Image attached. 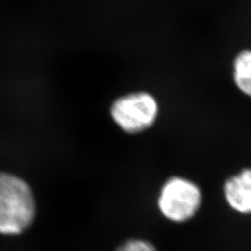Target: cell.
Returning a JSON list of instances; mask_svg holds the SVG:
<instances>
[{
    "label": "cell",
    "instance_id": "obj_1",
    "mask_svg": "<svg viewBox=\"0 0 251 251\" xmlns=\"http://www.w3.org/2000/svg\"><path fill=\"white\" fill-rule=\"evenodd\" d=\"M35 213V200L26 182L14 175L0 173V233H22L32 224Z\"/></svg>",
    "mask_w": 251,
    "mask_h": 251
},
{
    "label": "cell",
    "instance_id": "obj_2",
    "mask_svg": "<svg viewBox=\"0 0 251 251\" xmlns=\"http://www.w3.org/2000/svg\"><path fill=\"white\" fill-rule=\"evenodd\" d=\"M202 204V192L191 179L175 176L163 184L157 198L162 215L173 223H185L196 215Z\"/></svg>",
    "mask_w": 251,
    "mask_h": 251
},
{
    "label": "cell",
    "instance_id": "obj_3",
    "mask_svg": "<svg viewBox=\"0 0 251 251\" xmlns=\"http://www.w3.org/2000/svg\"><path fill=\"white\" fill-rule=\"evenodd\" d=\"M158 102L152 94L144 91L119 97L111 107L115 123L126 133H139L152 126L158 116Z\"/></svg>",
    "mask_w": 251,
    "mask_h": 251
},
{
    "label": "cell",
    "instance_id": "obj_4",
    "mask_svg": "<svg viewBox=\"0 0 251 251\" xmlns=\"http://www.w3.org/2000/svg\"><path fill=\"white\" fill-rule=\"evenodd\" d=\"M228 206L240 214H251V169H245L231 176L224 185Z\"/></svg>",
    "mask_w": 251,
    "mask_h": 251
},
{
    "label": "cell",
    "instance_id": "obj_5",
    "mask_svg": "<svg viewBox=\"0 0 251 251\" xmlns=\"http://www.w3.org/2000/svg\"><path fill=\"white\" fill-rule=\"evenodd\" d=\"M233 81L238 90L251 97V50H243L235 57Z\"/></svg>",
    "mask_w": 251,
    "mask_h": 251
},
{
    "label": "cell",
    "instance_id": "obj_6",
    "mask_svg": "<svg viewBox=\"0 0 251 251\" xmlns=\"http://www.w3.org/2000/svg\"><path fill=\"white\" fill-rule=\"evenodd\" d=\"M116 251H157V250L152 243L144 239L135 238L123 243Z\"/></svg>",
    "mask_w": 251,
    "mask_h": 251
}]
</instances>
